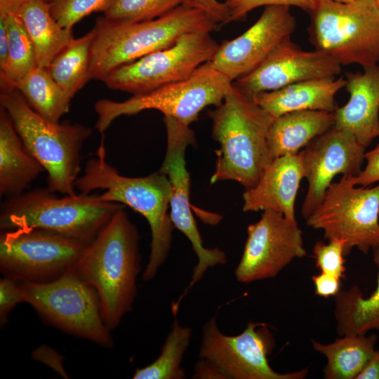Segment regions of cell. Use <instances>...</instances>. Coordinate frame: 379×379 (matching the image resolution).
Returning a JSON list of instances; mask_svg holds the SVG:
<instances>
[{
	"label": "cell",
	"mask_w": 379,
	"mask_h": 379,
	"mask_svg": "<svg viewBox=\"0 0 379 379\" xmlns=\"http://www.w3.org/2000/svg\"><path fill=\"white\" fill-rule=\"evenodd\" d=\"M47 2H50L51 0H45Z\"/></svg>",
	"instance_id": "obj_45"
},
{
	"label": "cell",
	"mask_w": 379,
	"mask_h": 379,
	"mask_svg": "<svg viewBox=\"0 0 379 379\" xmlns=\"http://www.w3.org/2000/svg\"><path fill=\"white\" fill-rule=\"evenodd\" d=\"M375 1L376 4H377V6H378V8L379 9V0H375Z\"/></svg>",
	"instance_id": "obj_44"
},
{
	"label": "cell",
	"mask_w": 379,
	"mask_h": 379,
	"mask_svg": "<svg viewBox=\"0 0 379 379\" xmlns=\"http://www.w3.org/2000/svg\"><path fill=\"white\" fill-rule=\"evenodd\" d=\"M8 55V39L4 20L0 18V73L4 72Z\"/></svg>",
	"instance_id": "obj_41"
},
{
	"label": "cell",
	"mask_w": 379,
	"mask_h": 379,
	"mask_svg": "<svg viewBox=\"0 0 379 379\" xmlns=\"http://www.w3.org/2000/svg\"><path fill=\"white\" fill-rule=\"evenodd\" d=\"M117 0H51V12L64 28L72 27L93 12L104 13Z\"/></svg>",
	"instance_id": "obj_32"
},
{
	"label": "cell",
	"mask_w": 379,
	"mask_h": 379,
	"mask_svg": "<svg viewBox=\"0 0 379 379\" xmlns=\"http://www.w3.org/2000/svg\"><path fill=\"white\" fill-rule=\"evenodd\" d=\"M328 244L317 242L313 248L316 265L321 272L345 277V246L343 240L333 239Z\"/></svg>",
	"instance_id": "obj_33"
},
{
	"label": "cell",
	"mask_w": 379,
	"mask_h": 379,
	"mask_svg": "<svg viewBox=\"0 0 379 379\" xmlns=\"http://www.w3.org/2000/svg\"><path fill=\"white\" fill-rule=\"evenodd\" d=\"M230 13L228 22L245 18L252 10L265 6H296L308 12L314 10L318 0H225Z\"/></svg>",
	"instance_id": "obj_34"
},
{
	"label": "cell",
	"mask_w": 379,
	"mask_h": 379,
	"mask_svg": "<svg viewBox=\"0 0 379 379\" xmlns=\"http://www.w3.org/2000/svg\"><path fill=\"white\" fill-rule=\"evenodd\" d=\"M123 208L119 203L101 200L96 193L58 197L47 187L36 188L1 203L0 229L38 228L88 245Z\"/></svg>",
	"instance_id": "obj_5"
},
{
	"label": "cell",
	"mask_w": 379,
	"mask_h": 379,
	"mask_svg": "<svg viewBox=\"0 0 379 379\" xmlns=\"http://www.w3.org/2000/svg\"><path fill=\"white\" fill-rule=\"evenodd\" d=\"M356 185V176L343 175L305 219L308 226L322 230L325 239L343 240L345 256L354 248L367 254L379 244V185Z\"/></svg>",
	"instance_id": "obj_10"
},
{
	"label": "cell",
	"mask_w": 379,
	"mask_h": 379,
	"mask_svg": "<svg viewBox=\"0 0 379 379\" xmlns=\"http://www.w3.org/2000/svg\"><path fill=\"white\" fill-rule=\"evenodd\" d=\"M16 13L34 45L39 67L47 68L74 39L72 29L62 27L54 19L50 2L29 0Z\"/></svg>",
	"instance_id": "obj_24"
},
{
	"label": "cell",
	"mask_w": 379,
	"mask_h": 379,
	"mask_svg": "<svg viewBox=\"0 0 379 379\" xmlns=\"http://www.w3.org/2000/svg\"><path fill=\"white\" fill-rule=\"evenodd\" d=\"M304 171L299 154L274 159L256 185L243 194V211H273L297 222L295 202Z\"/></svg>",
	"instance_id": "obj_19"
},
{
	"label": "cell",
	"mask_w": 379,
	"mask_h": 379,
	"mask_svg": "<svg viewBox=\"0 0 379 379\" xmlns=\"http://www.w3.org/2000/svg\"><path fill=\"white\" fill-rule=\"evenodd\" d=\"M20 302H22V290L19 281L3 277L0 279L1 326L8 322L10 312Z\"/></svg>",
	"instance_id": "obj_35"
},
{
	"label": "cell",
	"mask_w": 379,
	"mask_h": 379,
	"mask_svg": "<svg viewBox=\"0 0 379 379\" xmlns=\"http://www.w3.org/2000/svg\"><path fill=\"white\" fill-rule=\"evenodd\" d=\"M87 246L38 228L4 230L0 234V271L17 281H50L73 267Z\"/></svg>",
	"instance_id": "obj_12"
},
{
	"label": "cell",
	"mask_w": 379,
	"mask_h": 379,
	"mask_svg": "<svg viewBox=\"0 0 379 379\" xmlns=\"http://www.w3.org/2000/svg\"><path fill=\"white\" fill-rule=\"evenodd\" d=\"M181 4L182 0H117L105 13V17L124 22L150 20Z\"/></svg>",
	"instance_id": "obj_31"
},
{
	"label": "cell",
	"mask_w": 379,
	"mask_h": 379,
	"mask_svg": "<svg viewBox=\"0 0 379 379\" xmlns=\"http://www.w3.org/2000/svg\"><path fill=\"white\" fill-rule=\"evenodd\" d=\"M345 84L343 77L307 80L260 93L253 100L273 118L301 110L333 112L337 107L335 95Z\"/></svg>",
	"instance_id": "obj_21"
},
{
	"label": "cell",
	"mask_w": 379,
	"mask_h": 379,
	"mask_svg": "<svg viewBox=\"0 0 379 379\" xmlns=\"http://www.w3.org/2000/svg\"><path fill=\"white\" fill-rule=\"evenodd\" d=\"M373 260L379 268V244L373 248ZM334 315L340 335L366 334L379 331V272L375 290L364 297L361 289L352 286L334 296Z\"/></svg>",
	"instance_id": "obj_25"
},
{
	"label": "cell",
	"mask_w": 379,
	"mask_h": 379,
	"mask_svg": "<svg viewBox=\"0 0 379 379\" xmlns=\"http://www.w3.org/2000/svg\"><path fill=\"white\" fill-rule=\"evenodd\" d=\"M181 5L201 11L218 24L228 23L230 13L225 2L218 0H182Z\"/></svg>",
	"instance_id": "obj_36"
},
{
	"label": "cell",
	"mask_w": 379,
	"mask_h": 379,
	"mask_svg": "<svg viewBox=\"0 0 379 379\" xmlns=\"http://www.w3.org/2000/svg\"><path fill=\"white\" fill-rule=\"evenodd\" d=\"M366 166L356 176V185L367 187L379 182V144L372 150L365 153Z\"/></svg>",
	"instance_id": "obj_37"
},
{
	"label": "cell",
	"mask_w": 379,
	"mask_h": 379,
	"mask_svg": "<svg viewBox=\"0 0 379 379\" xmlns=\"http://www.w3.org/2000/svg\"><path fill=\"white\" fill-rule=\"evenodd\" d=\"M93 37L92 29L74 39L47 67L53 79L71 98L90 80Z\"/></svg>",
	"instance_id": "obj_28"
},
{
	"label": "cell",
	"mask_w": 379,
	"mask_h": 379,
	"mask_svg": "<svg viewBox=\"0 0 379 379\" xmlns=\"http://www.w3.org/2000/svg\"><path fill=\"white\" fill-rule=\"evenodd\" d=\"M0 104L25 148L46 172L47 188L62 195L75 194L81 148L91 129L80 124H60L44 119L15 88H1Z\"/></svg>",
	"instance_id": "obj_6"
},
{
	"label": "cell",
	"mask_w": 379,
	"mask_h": 379,
	"mask_svg": "<svg viewBox=\"0 0 379 379\" xmlns=\"http://www.w3.org/2000/svg\"><path fill=\"white\" fill-rule=\"evenodd\" d=\"M40 116L59 122L70 108L72 98L53 79L47 68L37 66L14 88Z\"/></svg>",
	"instance_id": "obj_27"
},
{
	"label": "cell",
	"mask_w": 379,
	"mask_h": 379,
	"mask_svg": "<svg viewBox=\"0 0 379 379\" xmlns=\"http://www.w3.org/2000/svg\"><path fill=\"white\" fill-rule=\"evenodd\" d=\"M208 115L212 137L220 145L211 183L234 180L246 190L254 187L272 161L267 133L274 118L234 84L222 104Z\"/></svg>",
	"instance_id": "obj_3"
},
{
	"label": "cell",
	"mask_w": 379,
	"mask_h": 379,
	"mask_svg": "<svg viewBox=\"0 0 379 379\" xmlns=\"http://www.w3.org/2000/svg\"><path fill=\"white\" fill-rule=\"evenodd\" d=\"M365 149L352 133L333 126L298 153L308 183L301 209L305 219L322 201L335 176L360 173Z\"/></svg>",
	"instance_id": "obj_16"
},
{
	"label": "cell",
	"mask_w": 379,
	"mask_h": 379,
	"mask_svg": "<svg viewBox=\"0 0 379 379\" xmlns=\"http://www.w3.org/2000/svg\"><path fill=\"white\" fill-rule=\"evenodd\" d=\"M19 283L22 302L31 305L48 324L101 347H113L98 296L74 267L50 281Z\"/></svg>",
	"instance_id": "obj_9"
},
{
	"label": "cell",
	"mask_w": 379,
	"mask_h": 379,
	"mask_svg": "<svg viewBox=\"0 0 379 379\" xmlns=\"http://www.w3.org/2000/svg\"><path fill=\"white\" fill-rule=\"evenodd\" d=\"M333 125V112L326 111H295L274 118L267 133L271 160L298 154L302 148Z\"/></svg>",
	"instance_id": "obj_23"
},
{
	"label": "cell",
	"mask_w": 379,
	"mask_h": 379,
	"mask_svg": "<svg viewBox=\"0 0 379 379\" xmlns=\"http://www.w3.org/2000/svg\"><path fill=\"white\" fill-rule=\"evenodd\" d=\"M309 13V39L315 50L342 66L379 64V9L375 0H318Z\"/></svg>",
	"instance_id": "obj_7"
},
{
	"label": "cell",
	"mask_w": 379,
	"mask_h": 379,
	"mask_svg": "<svg viewBox=\"0 0 379 379\" xmlns=\"http://www.w3.org/2000/svg\"><path fill=\"white\" fill-rule=\"evenodd\" d=\"M232 87L229 78L206 62L185 80L133 95L125 101L99 100L94 105L98 116L95 128L103 134L119 117L134 115L145 109H157L164 117L190 126L205 107L220 105Z\"/></svg>",
	"instance_id": "obj_8"
},
{
	"label": "cell",
	"mask_w": 379,
	"mask_h": 379,
	"mask_svg": "<svg viewBox=\"0 0 379 379\" xmlns=\"http://www.w3.org/2000/svg\"><path fill=\"white\" fill-rule=\"evenodd\" d=\"M334 1H338V2H340V3H349V2L353 1L354 0H334Z\"/></svg>",
	"instance_id": "obj_43"
},
{
	"label": "cell",
	"mask_w": 379,
	"mask_h": 379,
	"mask_svg": "<svg viewBox=\"0 0 379 379\" xmlns=\"http://www.w3.org/2000/svg\"><path fill=\"white\" fill-rule=\"evenodd\" d=\"M140 235L124 208L87 246L74 269L95 291L112 331L132 308L141 270Z\"/></svg>",
	"instance_id": "obj_1"
},
{
	"label": "cell",
	"mask_w": 379,
	"mask_h": 379,
	"mask_svg": "<svg viewBox=\"0 0 379 379\" xmlns=\"http://www.w3.org/2000/svg\"><path fill=\"white\" fill-rule=\"evenodd\" d=\"M315 293L322 298L335 296L340 291V278L333 274L320 272L312 278Z\"/></svg>",
	"instance_id": "obj_38"
},
{
	"label": "cell",
	"mask_w": 379,
	"mask_h": 379,
	"mask_svg": "<svg viewBox=\"0 0 379 379\" xmlns=\"http://www.w3.org/2000/svg\"><path fill=\"white\" fill-rule=\"evenodd\" d=\"M377 339L375 334H360L342 335L328 344L312 340L314 350L327 360L324 378L355 379L376 350Z\"/></svg>",
	"instance_id": "obj_26"
},
{
	"label": "cell",
	"mask_w": 379,
	"mask_h": 379,
	"mask_svg": "<svg viewBox=\"0 0 379 379\" xmlns=\"http://www.w3.org/2000/svg\"><path fill=\"white\" fill-rule=\"evenodd\" d=\"M218 23L201 11L180 5L153 20L124 22L97 18L91 44L90 79H102L112 70L172 46L181 36L211 32Z\"/></svg>",
	"instance_id": "obj_4"
},
{
	"label": "cell",
	"mask_w": 379,
	"mask_h": 379,
	"mask_svg": "<svg viewBox=\"0 0 379 379\" xmlns=\"http://www.w3.org/2000/svg\"><path fill=\"white\" fill-rule=\"evenodd\" d=\"M363 69L346 74L350 100L333 112V126L350 132L367 147L379 137V65Z\"/></svg>",
	"instance_id": "obj_20"
},
{
	"label": "cell",
	"mask_w": 379,
	"mask_h": 379,
	"mask_svg": "<svg viewBox=\"0 0 379 379\" xmlns=\"http://www.w3.org/2000/svg\"><path fill=\"white\" fill-rule=\"evenodd\" d=\"M210 33L185 34L168 48L118 67L102 81L109 88L139 95L185 80L215 54L220 44Z\"/></svg>",
	"instance_id": "obj_11"
},
{
	"label": "cell",
	"mask_w": 379,
	"mask_h": 379,
	"mask_svg": "<svg viewBox=\"0 0 379 379\" xmlns=\"http://www.w3.org/2000/svg\"><path fill=\"white\" fill-rule=\"evenodd\" d=\"M45 172L27 151L13 122L0 107V195L6 198L21 194L39 175Z\"/></svg>",
	"instance_id": "obj_22"
},
{
	"label": "cell",
	"mask_w": 379,
	"mask_h": 379,
	"mask_svg": "<svg viewBox=\"0 0 379 379\" xmlns=\"http://www.w3.org/2000/svg\"><path fill=\"white\" fill-rule=\"evenodd\" d=\"M306 253L298 222L281 213L264 211L260 220L247 227V239L234 275L244 284L272 278Z\"/></svg>",
	"instance_id": "obj_15"
},
{
	"label": "cell",
	"mask_w": 379,
	"mask_h": 379,
	"mask_svg": "<svg viewBox=\"0 0 379 379\" xmlns=\"http://www.w3.org/2000/svg\"><path fill=\"white\" fill-rule=\"evenodd\" d=\"M167 134V147L159 171L166 174L172 187L170 216L175 228L182 232L192 244L198 258L191 281L185 293L201 280L209 267L224 265L225 253L218 248H207L203 245L200 232L192 213L190 201V178L186 168L185 151L195 144L194 131L188 126L164 117Z\"/></svg>",
	"instance_id": "obj_14"
},
{
	"label": "cell",
	"mask_w": 379,
	"mask_h": 379,
	"mask_svg": "<svg viewBox=\"0 0 379 379\" xmlns=\"http://www.w3.org/2000/svg\"><path fill=\"white\" fill-rule=\"evenodd\" d=\"M342 65L328 54L306 51L286 38L257 67L238 78L234 85L253 98L266 91L278 90L295 83L323 78H335Z\"/></svg>",
	"instance_id": "obj_18"
},
{
	"label": "cell",
	"mask_w": 379,
	"mask_h": 379,
	"mask_svg": "<svg viewBox=\"0 0 379 379\" xmlns=\"http://www.w3.org/2000/svg\"><path fill=\"white\" fill-rule=\"evenodd\" d=\"M289 6H268L258 20L237 38L225 41L208 62L232 82L262 63L286 38L291 36L296 20Z\"/></svg>",
	"instance_id": "obj_17"
},
{
	"label": "cell",
	"mask_w": 379,
	"mask_h": 379,
	"mask_svg": "<svg viewBox=\"0 0 379 379\" xmlns=\"http://www.w3.org/2000/svg\"><path fill=\"white\" fill-rule=\"evenodd\" d=\"M29 0H0V14L18 13Z\"/></svg>",
	"instance_id": "obj_42"
},
{
	"label": "cell",
	"mask_w": 379,
	"mask_h": 379,
	"mask_svg": "<svg viewBox=\"0 0 379 379\" xmlns=\"http://www.w3.org/2000/svg\"><path fill=\"white\" fill-rule=\"evenodd\" d=\"M8 39V61L0 73L1 88H14L37 65L34 45L20 16L15 13L0 14Z\"/></svg>",
	"instance_id": "obj_29"
},
{
	"label": "cell",
	"mask_w": 379,
	"mask_h": 379,
	"mask_svg": "<svg viewBox=\"0 0 379 379\" xmlns=\"http://www.w3.org/2000/svg\"><path fill=\"white\" fill-rule=\"evenodd\" d=\"M192 336V330L182 326L177 319L173 321L171 330L161 347L159 356L149 365L137 368L134 379H182L185 378L181 367L183 355Z\"/></svg>",
	"instance_id": "obj_30"
},
{
	"label": "cell",
	"mask_w": 379,
	"mask_h": 379,
	"mask_svg": "<svg viewBox=\"0 0 379 379\" xmlns=\"http://www.w3.org/2000/svg\"><path fill=\"white\" fill-rule=\"evenodd\" d=\"M274 345L265 323L250 322L240 334L226 335L219 330L214 317L204 326L199 356L216 366L225 378H305L307 368L281 373L270 366L267 356Z\"/></svg>",
	"instance_id": "obj_13"
},
{
	"label": "cell",
	"mask_w": 379,
	"mask_h": 379,
	"mask_svg": "<svg viewBox=\"0 0 379 379\" xmlns=\"http://www.w3.org/2000/svg\"><path fill=\"white\" fill-rule=\"evenodd\" d=\"M355 379H379V350H375Z\"/></svg>",
	"instance_id": "obj_40"
},
{
	"label": "cell",
	"mask_w": 379,
	"mask_h": 379,
	"mask_svg": "<svg viewBox=\"0 0 379 379\" xmlns=\"http://www.w3.org/2000/svg\"><path fill=\"white\" fill-rule=\"evenodd\" d=\"M75 187L86 194L104 190L99 194L101 200L126 204L147 220L152 240L142 278L145 281L152 280L167 259L175 229L168 213L172 187L167 175L159 171L144 177L120 174L107 161L102 137L95 157L86 162L84 173L77 178Z\"/></svg>",
	"instance_id": "obj_2"
},
{
	"label": "cell",
	"mask_w": 379,
	"mask_h": 379,
	"mask_svg": "<svg viewBox=\"0 0 379 379\" xmlns=\"http://www.w3.org/2000/svg\"><path fill=\"white\" fill-rule=\"evenodd\" d=\"M193 378H225L221 371L209 361L200 359L195 366Z\"/></svg>",
	"instance_id": "obj_39"
}]
</instances>
